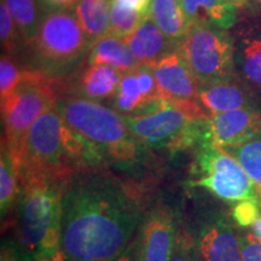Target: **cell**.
Returning a JSON list of instances; mask_svg holds the SVG:
<instances>
[{"instance_id": "obj_13", "label": "cell", "mask_w": 261, "mask_h": 261, "mask_svg": "<svg viewBox=\"0 0 261 261\" xmlns=\"http://www.w3.org/2000/svg\"><path fill=\"white\" fill-rule=\"evenodd\" d=\"M152 69L162 99L174 104L197 102L200 84L177 51L163 56Z\"/></svg>"}, {"instance_id": "obj_23", "label": "cell", "mask_w": 261, "mask_h": 261, "mask_svg": "<svg viewBox=\"0 0 261 261\" xmlns=\"http://www.w3.org/2000/svg\"><path fill=\"white\" fill-rule=\"evenodd\" d=\"M21 195V179L18 168L11 154L2 144L0 156V212L2 218L6 217L10 211L17 204Z\"/></svg>"}, {"instance_id": "obj_8", "label": "cell", "mask_w": 261, "mask_h": 261, "mask_svg": "<svg viewBox=\"0 0 261 261\" xmlns=\"http://www.w3.org/2000/svg\"><path fill=\"white\" fill-rule=\"evenodd\" d=\"M63 123L56 106L33 123L16 163L18 171L41 173L61 181L74 174L63 146Z\"/></svg>"}, {"instance_id": "obj_33", "label": "cell", "mask_w": 261, "mask_h": 261, "mask_svg": "<svg viewBox=\"0 0 261 261\" xmlns=\"http://www.w3.org/2000/svg\"><path fill=\"white\" fill-rule=\"evenodd\" d=\"M114 261H144L143 255V243L142 234H140V227L130 243L126 247V249L120 254Z\"/></svg>"}, {"instance_id": "obj_28", "label": "cell", "mask_w": 261, "mask_h": 261, "mask_svg": "<svg viewBox=\"0 0 261 261\" xmlns=\"http://www.w3.org/2000/svg\"><path fill=\"white\" fill-rule=\"evenodd\" d=\"M0 40H2L3 51L8 56L15 54L18 48V42L22 41L17 25L10 14L4 0H2L0 3Z\"/></svg>"}, {"instance_id": "obj_24", "label": "cell", "mask_w": 261, "mask_h": 261, "mask_svg": "<svg viewBox=\"0 0 261 261\" xmlns=\"http://www.w3.org/2000/svg\"><path fill=\"white\" fill-rule=\"evenodd\" d=\"M21 34L22 41L29 44L34 38L42 15L38 0H4Z\"/></svg>"}, {"instance_id": "obj_18", "label": "cell", "mask_w": 261, "mask_h": 261, "mask_svg": "<svg viewBox=\"0 0 261 261\" xmlns=\"http://www.w3.org/2000/svg\"><path fill=\"white\" fill-rule=\"evenodd\" d=\"M87 62L89 64L108 65L121 74L133 70L139 65L130 54L125 39L113 33H108L90 45Z\"/></svg>"}, {"instance_id": "obj_16", "label": "cell", "mask_w": 261, "mask_h": 261, "mask_svg": "<svg viewBox=\"0 0 261 261\" xmlns=\"http://www.w3.org/2000/svg\"><path fill=\"white\" fill-rule=\"evenodd\" d=\"M123 39L138 64H155L177 48V44L166 37L150 16Z\"/></svg>"}, {"instance_id": "obj_17", "label": "cell", "mask_w": 261, "mask_h": 261, "mask_svg": "<svg viewBox=\"0 0 261 261\" xmlns=\"http://www.w3.org/2000/svg\"><path fill=\"white\" fill-rule=\"evenodd\" d=\"M189 24L201 23L230 31L240 21V11L223 0H179Z\"/></svg>"}, {"instance_id": "obj_37", "label": "cell", "mask_w": 261, "mask_h": 261, "mask_svg": "<svg viewBox=\"0 0 261 261\" xmlns=\"http://www.w3.org/2000/svg\"><path fill=\"white\" fill-rule=\"evenodd\" d=\"M253 233H255L257 237L261 240V215L259 217V219L255 221V224L253 225Z\"/></svg>"}, {"instance_id": "obj_10", "label": "cell", "mask_w": 261, "mask_h": 261, "mask_svg": "<svg viewBox=\"0 0 261 261\" xmlns=\"http://www.w3.org/2000/svg\"><path fill=\"white\" fill-rule=\"evenodd\" d=\"M230 33L237 76L261 100V12L244 15Z\"/></svg>"}, {"instance_id": "obj_2", "label": "cell", "mask_w": 261, "mask_h": 261, "mask_svg": "<svg viewBox=\"0 0 261 261\" xmlns=\"http://www.w3.org/2000/svg\"><path fill=\"white\" fill-rule=\"evenodd\" d=\"M21 195L17 242L35 261L61 260L63 182L41 173L18 171ZM64 260V259H63Z\"/></svg>"}, {"instance_id": "obj_30", "label": "cell", "mask_w": 261, "mask_h": 261, "mask_svg": "<svg viewBox=\"0 0 261 261\" xmlns=\"http://www.w3.org/2000/svg\"><path fill=\"white\" fill-rule=\"evenodd\" d=\"M261 201L256 198L237 202L233 207L232 218L242 227L253 226L261 215Z\"/></svg>"}, {"instance_id": "obj_38", "label": "cell", "mask_w": 261, "mask_h": 261, "mask_svg": "<svg viewBox=\"0 0 261 261\" xmlns=\"http://www.w3.org/2000/svg\"><path fill=\"white\" fill-rule=\"evenodd\" d=\"M254 2H255V4L257 5V8L261 10V0H254Z\"/></svg>"}, {"instance_id": "obj_35", "label": "cell", "mask_w": 261, "mask_h": 261, "mask_svg": "<svg viewBox=\"0 0 261 261\" xmlns=\"http://www.w3.org/2000/svg\"><path fill=\"white\" fill-rule=\"evenodd\" d=\"M223 2L234 6L238 11L244 12V15H253L261 12V10L257 8L254 0H223Z\"/></svg>"}, {"instance_id": "obj_6", "label": "cell", "mask_w": 261, "mask_h": 261, "mask_svg": "<svg viewBox=\"0 0 261 261\" xmlns=\"http://www.w3.org/2000/svg\"><path fill=\"white\" fill-rule=\"evenodd\" d=\"M175 51L187 62L200 85L237 76L233 40L226 29L189 24Z\"/></svg>"}, {"instance_id": "obj_22", "label": "cell", "mask_w": 261, "mask_h": 261, "mask_svg": "<svg viewBox=\"0 0 261 261\" xmlns=\"http://www.w3.org/2000/svg\"><path fill=\"white\" fill-rule=\"evenodd\" d=\"M135 69L122 74L119 87H117L115 96H114L115 109L119 113H121L123 116L144 113L155 107L150 106L146 102Z\"/></svg>"}, {"instance_id": "obj_29", "label": "cell", "mask_w": 261, "mask_h": 261, "mask_svg": "<svg viewBox=\"0 0 261 261\" xmlns=\"http://www.w3.org/2000/svg\"><path fill=\"white\" fill-rule=\"evenodd\" d=\"M169 261H202L189 231H179L178 228L174 249Z\"/></svg>"}, {"instance_id": "obj_31", "label": "cell", "mask_w": 261, "mask_h": 261, "mask_svg": "<svg viewBox=\"0 0 261 261\" xmlns=\"http://www.w3.org/2000/svg\"><path fill=\"white\" fill-rule=\"evenodd\" d=\"M243 261H261V240L255 233L238 236Z\"/></svg>"}, {"instance_id": "obj_25", "label": "cell", "mask_w": 261, "mask_h": 261, "mask_svg": "<svg viewBox=\"0 0 261 261\" xmlns=\"http://www.w3.org/2000/svg\"><path fill=\"white\" fill-rule=\"evenodd\" d=\"M225 150L242 165L257 187H261V135L246 144Z\"/></svg>"}, {"instance_id": "obj_15", "label": "cell", "mask_w": 261, "mask_h": 261, "mask_svg": "<svg viewBox=\"0 0 261 261\" xmlns=\"http://www.w3.org/2000/svg\"><path fill=\"white\" fill-rule=\"evenodd\" d=\"M198 104L208 116L230 112L246 107H259L260 102L253 92L238 76L200 85Z\"/></svg>"}, {"instance_id": "obj_27", "label": "cell", "mask_w": 261, "mask_h": 261, "mask_svg": "<svg viewBox=\"0 0 261 261\" xmlns=\"http://www.w3.org/2000/svg\"><path fill=\"white\" fill-rule=\"evenodd\" d=\"M23 76V70L8 55L0 58V102H4L17 90Z\"/></svg>"}, {"instance_id": "obj_34", "label": "cell", "mask_w": 261, "mask_h": 261, "mask_svg": "<svg viewBox=\"0 0 261 261\" xmlns=\"http://www.w3.org/2000/svg\"><path fill=\"white\" fill-rule=\"evenodd\" d=\"M125 8L133 10V11L139 12L143 16H150V10H151L152 0H116Z\"/></svg>"}, {"instance_id": "obj_36", "label": "cell", "mask_w": 261, "mask_h": 261, "mask_svg": "<svg viewBox=\"0 0 261 261\" xmlns=\"http://www.w3.org/2000/svg\"><path fill=\"white\" fill-rule=\"evenodd\" d=\"M41 2L52 9L68 10L75 8L77 3H79V0H41Z\"/></svg>"}, {"instance_id": "obj_12", "label": "cell", "mask_w": 261, "mask_h": 261, "mask_svg": "<svg viewBox=\"0 0 261 261\" xmlns=\"http://www.w3.org/2000/svg\"><path fill=\"white\" fill-rule=\"evenodd\" d=\"M210 138L223 149L240 146L261 135V108L246 107L210 117Z\"/></svg>"}, {"instance_id": "obj_21", "label": "cell", "mask_w": 261, "mask_h": 261, "mask_svg": "<svg viewBox=\"0 0 261 261\" xmlns=\"http://www.w3.org/2000/svg\"><path fill=\"white\" fill-rule=\"evenodd\" d=\"M150 17L173 42L184 37L189 22L179 0H152Z\"/></svg>"}, {"instance_id": "obj_3", "label": "cell", "mask_w": 261, "mask_h": 261, "mask_svg": "<svg viewBox=\"0 0 261 261\" xmlns=\"http://www.w3.org/2000/svg\"><path fill=\"white\" fill-rule=\"evenodd\" d=\"M62 119L102 150L104 158L122 169L137 165L142 158V145L130 135L125 116L99 100L85 97H65L56 104Z\"/></svg>"}, {"instance_id": "obj_9", "label": "cell", "mask_w": 261, "mask_h": 261, "mask_svg": "<svg viewBox=\"0 0 261 261\" xmlns=\"http://www.w3.org/2000/svg\"><path fill=\"white\" fill-rule=\"evenodd\" d=\"M28 46L44 64L63 67L77 60L90 42L76 16L68 10L52 9L42 15Z\"/></svg>"}, {"instance_id": "obj_1", "label": "cell", "mask_w": 261, "mask_h": 261, "mask_svg": "<svg viewBox=\"0 0 261 261\" xmlns=\"http://www.w3.org/2000/svg\"><path fill=\"white\" fill-rule=\"evenodd\" d=\"M145 214L140 195L99 169L63 182L61 253L64 261H114L138 232Z\"/></svg>"}, {"instance_id": "obj_39", "label": "cell", "mask_w": 261, "mask_h": 261, "mask_svg": "<svg viewBox=\"0 0 261 261\" xmlns=\"http://www.w3.org/2000/svg\"><path fill=\"white\" fill-rule=\"evenodd\" d=\"M44 261H64V260L61 259V260H44Z\"/></svg>"}, {"instance_id": "obj_5", "label": "cell", "mask_w": 261, "mask_h": 261, "mask_svg": "<svg viewBox=\"0 0 261 261\" xmlns=\"http://www.w3.org/2000/svg\"><path fill=\"white\" fill-rule=\"evenodd\" d=\"M63 84L44 71L23 69L17 90L2 102L4 136L2 144L17 163L29 129L42 114L58 102Z\"/></svg>"}, {"instance_id": "obj_4", "label": "cell", "mask_w": 261, "mask_h": 261, "mask_svg": "<svg viewBox=\"0 0 261 261\" xmlns=\"http://www.w3.org/2000/svg\"><path fill=\"white\" fill-rule=\"evenodd\" d=\"M125 120L130 135L150 149L177 152L211 142L210 116L198 102L174 104L163 99Z\"/></svg>"}, {"instance_id": "obj_19", "label": "cell", "mask_w": 261, "mask_h": 261, "mask_svg": "<svg viewBox=\"0 0 261 261\" xmlns=\"http://www.w3.org/2000/svg\"><path fill=\"white\" fill-rule=\"evenodd\" d=\"M122 74L112 67L89 64L76 80L77 92L81 97L102 100L115 96Z\"/></svg>"}, {"instance_id": "obj_20", "label": "cell", "mask_w": 261, "mask_h": 261, "mask_svg": "<svg viewBox=\"0 0 261 261\" xmlns=\"http://www.w3.org/2000/svg\"><path fill=\"white\" fill-rule=\"evenodd\" d=\"M112 0H79L75 16L89 39L90 45L110 33Z\"/></svg>"}, {"instance_id": "obj_11", "label": "cell", "mask_w": 261, "mask_h": 261, "mask_svg": "<svg viewBox=\"0 0 261 261\" xmlns=\"http://www.w3.org/2000/svg\"><path fill=\"white\" fill-rule=\"evenodd\" d=\"M190 233L202 261H243L240 240L225 215H203Z\"/></svg>"}, {"instance_id": "obj_32", "label": "cell", "mask_w": 261, "mask_h": 261, "mask_svg": "<svg viewBox=\"0 0 261 261\" xmlns=\"http://www.w3.org/2000/svg\"><path fill=\"white\" fill-rule=\"evenodd\" d=\"M0 261H35L34 256L27 252L17 241L5 240L2 243Z\"/></svg>"}, {"instance_id": "obj_14", "label": "cell", "mask_w": 261, "mask_h": 261, "mask_svg": "<svg viewBox=\"0 0 261 261\" xmlns=\"http://www.w3.org/2000/svg\"><path fill=\"white\" fill-rule=\"evenodd\" d=\"M178 223L171 207L158 204L145 214L140 225L144 261H169L178 232Z\"/></svg>"}, {"instance_id": "obj_26", "label": "cell", "mask_w": 261, "mask_h": 261, "mask_svg": "<svg viewBox=\"0 0 261 261\" xmlns=\"http://www.w3.org/2000/svg\"><path fill=\"white\" fill-rule=\"evenodd\" d=\"M145 18L146 16L125 8L116 0L110 2V33L117 37L126 38Z\"/></svg>"}, {"instance_id": "obj_7", "label": "cell", "mask_w": 261, "mask_h": 261, "mask_svg": "<svg viewBox=\"0 0 261 261\" xmlns=\"http://www.w3.org/2000/svg\"><path fill=\"white\" fill-rule=\"evenodd\" d=\"M191 187L205 189L226 202L260 200V189L230 152L205 142L196 148Z\"/></svg>"}]
</instances>
